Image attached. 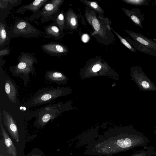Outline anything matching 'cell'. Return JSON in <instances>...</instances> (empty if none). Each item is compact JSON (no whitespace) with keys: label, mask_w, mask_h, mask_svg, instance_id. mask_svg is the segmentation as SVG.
I'll list each match as a JSON object with an SVG mask.
<instances>
[{"label":"cell","mask_w":156,"mask_h":156,"mask_svg":"<svg viewBox=\"0 0 156 156\" xmlns=\"http://www.w3.org/2000/svg\"><path fill=\"white\" fill-rule=\"evenodd\" d=\"M122 9L135 25L143 29L142 23L144 20V14L141 12L140 9L133 8L130 9L123 8Z\"/></svg>","instance_id":"10"},{"label":"cell","mask_w":156,"mask_h":156,"mask_svg":"<svg viewBox=\"0 0 156 156\" xmlns=\"http://www.w3.org/2000/svg\"><path fill=\"white\" fill-rule=\"evenodd\" d=\"M126 32L134 41L156 52V42L140 33L125 30Z\"/></svg>","instance_id":"9"},{"label":"cell","mask_w":156,"mask_h":156,"mask_svg":"<svg viewBox=\"0 0 156 156\" xmlns=\"http://www.w3.org/2000/svg\"><path fill=\"white\" fill-rule=\"evenodd\" d=\"M63 89L57 87L42 88L38 90L30 99L23 104L28 108L38 105L47 104L62 96Z\"/></svg>","instance_id":"3"},{"label":"cell","mask_w":156,"mask_h":156,"mask_svg":"<svg viewBox=\"0 0 156 156\" xmlns=\"http://www.w3.org/2000/svg\"><path fill=\"white\" fill-rule=\"evenodd\" d=\"M1 112L0 111V129L3 136L4 142L7 148L8 153L12 156H17L16 148L5 129L2 121Z\"/></svg>","instance_id":"12"},{"label":"cell","mask_w":156,"mask_h":156,"mask_svg":"<svg viewBox=\"0 0 156 156\" xmlns=\"http://www.w3.org/2000/svg\"><path fill=\"white\" fill-rule=\"evenodd\" d=\"M5 82V90L9 100L13 104L16 103L18 95L16 85L10 77L7 76Z\"/></svg>","instance_id":"11"},{"label":"cell","mask_w":156,"mask_h":156,"mask_svg":"<svg viewBox=\"0 0 156 156\" xmlns=\"http://www.w3.org/2000/svg\"><path fill=\"white\" fill-rule=\"evenodd\" d=\"M101 68V66L99 64H97L94 65L93 67L92 70L94 72H97Z\"/></svg>","instance_id":"26"},{"label":"cell","mask_w":156,"mask_h":156,"mask_svg":"<svg viewBox=\"0 0 156 156\" xmlns=\"http://www.w3.org/2000/svg\"><path fill=\"white\" fill-rule=\"evenodd\" d=\"M154 5H156V0L154 2Z\"/></svg>","instance_id":"30"},{"label":"cell","mask_w":156,"mask_h":156,"mask_svg":"<svg viewBox=\"0 0 156 156\" xmlns=\"http://www.w3.org/2000/svg\"><path fill=\"white\" fill-rule=\"evenodd\" d=\"M63 1L62 0H52L45 3L41 12L42 21L52 20L51 18H54L55 21L59 11L60 6Z\"/></svg>","instance_id":"6"},{"label":"cell","mask_w":156,"mask_h":156,"mask_svg":"<svg viewBox=\"0 0 156 156\" xmlns=\"http://www.w3.org/2000/svg\"><path fill=\"white\" fill-rule=\"evenodd\" d=\"M114 32L117 35L119 38L121 42L125 45L127 48L133 52H136V50L133 47L129 42L125 39L123 38L118 33L115 31L112 28Z\"/></svg>","instance_id":"24"},{"label":"cell","mask_w":156,"mask_h":156,"mask_svg":"<svg viewBox=\"0 0 156 156\" xmlns=\"http://www.w3.org/2000/svg\"><path fill=\"white\" fill-rule=\"evenodd\" d=\"M37 63V60L31 55L22 53L19 56L18 63L15 66H10L9 70L12 76L22 79L24 85H27L29 81H31L30 74H36L34 64Z\"/></svg>","instance_id":"1"},{"label":"cell","mask_w":156,"mask_h":156,"mask_svg":"<svg viewBox=\"0 0 156 156\" xmlns=\"http://www.w3.org/2000/svg\"><path fill=\"white\" fill-rule=\"evenodd\" d=\"M85 15L88 21L94 30V32L93 34H98L102 36L103 34L101 32V25L96 16L91 12H86Z\"/></svg>","instance_id":"15"},{"label":"cell","mask_w":156,"mask_h":156,"mask_svg":"<svg viewBox=\"0 0 156 156\" xmlns=\"http://www.w3.org/2000/svg\"><path fill=\"white\" fill-rule=\"evenodd\" d=\"M66 21L68 26L74 29L77 26V18L76 14L71 10H69L66 15Z\"/></svg>","instance_id":"20"},{"label":"cell","mask_w":156,"mask_h":156,"mask_svg":"<svg viewBox=\"0 0 156 156\" xmlns=\"http://www.w3.org/2000/svg\"><path fill=\"white\" fill-rule=\"evenodd\" d=\"M11 37L10 32L6 28L5 22L1 19L0 23V49L1 50L10 42Z\"/></svg>","instance_id":"14"},{"label":"cell","mask_w":156,"mask_h":156,"mask_svg":"<svg viewBox=\"0 0 156 156\" xmlns=\"http://www.w3.org/2000/svg\"><path fill=\"white\" fill-rule=\"evenodd\" d=\"M2 117L3 123L11 136L18 142L20 137L15 120L12 116L5 110H3Z\"/></svg>","instance_id":"7"},{"label":"cell","mask_w":156,"mask_h":156,"mask_svg":"<svg viewBox=\"0 0 156 156\" xmlns=\"http://www.w3.org/2000/svg\"><path fill=\"white\" fill-rule=\"evenodd\" d=\"M41 47L44 52L53 56H60L66 54L68 51L64 45L54 42L43 45Z\"/></svg>","instance_id":"8"},{"label":"cell","mask_w":156,"mask_h":156,"mask_svg":"<svg viewBox=\"0 0 156 156\" xmlns=\"http://www.w3.org/2000/svg\"></svg>","instance_id":"32"},{"label":"cell","mask_w":156,"mask_h":156,"mask_svg":"<svg viewBox=\"0 0 156 156\" xmlns=\"http://www.w3.org/2000/svg\"><path fill=\"white\" fill-rule=\"evenodd\" d=\"M80 1L98 12L102 13L104 12L102 8L95 2L85 0H80Z\"/></svg>","instance_id":"23"},{"label":"cell","mask_w":156,"mask_h":156,"mask_svg":"<svg viewBox=\"0 0 156 156\" xmlns=\"http://www.w3.org/2000/svg\"><path fill=\"white\" fill-rule=\"evenodd\" d=\"M9 50L7 49H5L2 51H0V56H2V55H7L9 53Z\"/></svg>","instance_id":"27"},{"label":"cell","mask_w":156,"mask_h":156,"mask_svg":"<svg viewBox=\"0 0 156 156\" xmlns=\"http://www.w3.org/2000/svg\"><path fill=\"white\" fill-rule=\"evenodd\" d=\"M48 0H36L29 5L21 7L17 10L16 12H23L26 10H30L34 12L33 15L37 12L41 15L40 8L48 2Z\"/></svg>","instance_id":"13"},{"label":"cell","mask_w":156,"mask_h":156,"mask_svg":"<svg viewBox=\"0 0 156 156\" xmlns=\"http://www.w3.org/2000/svg\"><path fill=\"white\" fill-rule=\"evenodd\" d=\"M81 40L84 43H87L90 40V37L87 34H83L81 36Z\"/></svg>","instance_id":"25"},{"label":"cell","mask_w":156,"mask_h":156,"mask_svg":"<svg viewBox=\"0 0 156 156\" xmlns=\"http://www.w3.org/2000/svg\"><path fill=\"white\" fill-rule=\"evenodd\" d=\"M130 69L131 80L135 82L140 91L156 92V85L144 72L142 67L136 66Z\"/></svg>","instance_id":"4"},{"label":"cell","mask_w":156,"mask_h":156,"mask_svg":"<svg viewBox=\"0 0 156 156\" xmlns=\"http://www.w3.org/2000/svg\"><path fill=\"white\" fill-rule=\"evenodd\" d=\"M156 155L155 148L151 145H145L142 149L136 152L130 156H152Z\"/></svg>","instance_id":"19"},{"label":"cell","mask_w":156,"mask_h":156,"mask_svg":"<svg viewBox=\"0 0 156 156\" xmlns=\"http://www.w3.org/2000/svg\"><path fill=\"white\" fill-rule=\"evenodd\" d=\"M61 104H50L27 114L26 119L29 120L35 117L34 125L43 128L49 122H52L61 113Z\"/></svg>","instance_id":"2"},{"label":"cell","mask_w":156,"mask_h":156,"mask_svg":"<svg viewBox=\"0 0 156 156\" xmlns=\"http://www.w3.org/2000/svg\"><path fill=\"white\" fill-rule=\"evenodd\" d=\"M155 124L156 126L155 127V129L154 130V133L156 135V122H155Z\"/></svg>","instance_id":"28"},{"label":"cell","mask_w":156,"mask_h":156,"mask_svg":"<svg viewBox=\"0 0 156 156\" xmlns=\"http://www.w3.org/2000/svg\"><path fill=\"white\" fill-rule=\"evenodd\" d=\"M10 32L11 37H36L42 33L29 22L23 19H17L11 27Z\"/></svg>","instance_id":"5"},{"label":"cell","mask_w":156,"mask_h":156,"mask_svg":"<svg viewBox=\"0 0 156 156\" xmlns=\"http://www.w3.org/2000/svg\"><path fill=\"white\" fill-rule=\"evenodd\" d=\"M32 156H42L41 155H32Z\"/></svg>","instance_id":"29"},{"label":"cell","mask_w":156,"mask_h":156,"mask_svg":"<svg viewBox=\"0 0 156 156\" xmlns=\"http://www.w3.org/2000/svg\"><path fill=\"white\" fill-rule=\"evenodd\" d=\"M44 75L46 80L58 85L62 83L66 78L61 73L55 71H47L46 72Z\"/></svg>","instance_id":"17"},{"label":"cell","mask_w":156,"mask_h":156,"mask_svg":"<svg viewBox=\"0 0 156 156\" xmlns=\"http://www.w3.org/2000/svg\"><path fill=\"white\" fill-rule=\"evenodd\" d=\"M0 156H3L1 154Z\"/></svg>","instance_id":"31"},{"label":"cell","mask_w":156,"mask_h":156,"mask_svg":"<svg viewBox=\"0 0 156 156\" xmlns=\"http://www.w3.org/2000/svg\"><path fill=\"white\" fill-rule=\"evenodd\" d=\"M44 30L48 37L55 39L61 38L63 34L55 22L45 27Z\"/></svg>","instance_id":"16"},{"label":"cell","mask_w":156,"mask_h":156,"mask_svg":"<svg viewBox=\"0 0 156 156\" xmlns=\"http://www.w3.org/2000/svg\"><path fill=\"white\" fill-rule=\"evenodd\" d=\"M151 0H122L124 2L133 5L139 6L148 5Z\"/></svg>","instance_id":"21"},{"label":"cell","mask_w":156,"mask_h":156,"mask_svg":"<svg viewBox=\"0 0 156 156\" xmlns=\"http://www.w3.org/2000/svg\"><path fill=\"white\" fill-rule=\"evenodd\" d=\"M55 22L60 30L63 32L65 24V19L62 11L58 14Z\"/></svg>","instance_id":"22"},{"label":"cell","mask_w":156,"mask_h":156,"mask_svg":"<svg viewBox=\"0 0 156 156\" xmlns=\"http://www.w3.org/2000/svg\"><path fill=\"white\" fill-rule=\"evenodd\" d=\"M125 38L129 43L136 50L146 54L156 57V52L146 47L137 41H133L130 38L126 37H125Z\"/></svg>","instance_id":"18"}]
</instances>
